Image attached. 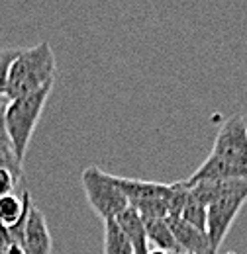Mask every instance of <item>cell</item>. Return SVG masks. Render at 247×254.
I'll list each match as a JSON object with an SVG mask.
<instances>
[{"instance_id":"6da1fadb","label":"cell","mask_w":247,"mask_h":254,"mask_svg":"<svg viewBox=\"0 0 247 254\" xmlns=\"http://www.w3.org/2000/svg\"><path fill=\"white\" fill-rule=\"evenodd\" d=\"M247 178V127L244 116L228 118L216 135L210 157L185 182L200 180H238Z\"/></svg>"},{"instance_id":"d6986e66","label":"cell","mask_w":247,"mask_h":254,"mask_svg":"<svg viewBox=\"0 0 247 254\" xmlns=\"http://www.w3.org/2000/svg\"><path fill=\"white\" fill-rule=\"evenodd\" d=\"M0 254H24V251H22V247L18 243H10L8 247L0 249Z\"/></svg>"},{"instance_id":"ffe728a7","label":"cell","mask_w":247,"mask_h":254,"mask_svg":"<svg viewBox=\"0 0 247 254\" xmlns=\"http://www.w3.org/2000/svg\"><path fill=\"white\" fill-rule=\"evenodd\" d=\"M147 254H167V253H163V251H157V249H149V253Z\"/></svg>"},{"instance_id":"52a82bcc","label":"cell","mask_w":247,"mask_h":254,"mask_svg":"<svg viewBox=\"0 0 247 254\" xmlns=\"http://www.w3.org/2000/svg\"><path fill=\"white\" fill-rule=\"evenodd\" d=\"M167 223L183 254H214L208 235L204 231L188 225L181 217H167Z\"/></svg>"},{"instance_id":"9c48e42d","label":"cell","mask_w":247,"mask_h":254,"mask_svg":"<svg viewBox=\"0 0 247 254\" xmlns=\"http://www.w3.org/2000/svg\"><path fill=\"white\" fill-rule=\"evenodd\" d=\"M118 184L129 203L145 201V199H167L171 193V184H161V182L118 176Z\"/></svg>"},{"instance_id":"5b68a950","label":"cell","mask_w":247,"mask_h":254,"mask_svg":"<svg viewBox=\"0 0 247 254\" xmlns=\"http://www.w3.org/2000/svg\"><path fill=\"white\" fill-rule=\"evenodd\" d=\"M247 201V178H238L232 182V186L216 197L206 207V235L212 245L214 254H218L220 247L224 245L232 225L236 221L238 213L242 211L244 203Z\"/></svg>"},{"instance_id":"4fadbf2b","label":"cell","mask_w":247,"mask_h":254,"mask_svg":"<svg viewBox=\"0 0 247 254\" xmlns=\"http://www.w3.org/2000/svg\"><path fill=\"white\" fill-rule=\"evenodd\" d=\"M179 217L188 223V225H192V227H196V229L206 233V205H202L190 193V190L186 191V199L185 203H183V209H181Z\"/></svg>"},{"instance_id":"ac0fdd59","label":"cell","mask_w":247,"mask_h":254,"mask_svg":"<svg viewBox=\"0 0 247 254\" xmlns=\"http://www.w3.org/2000/svg\"><path fill=\"white\" fill-rule=\"evenodd\" d=\"M10 243H14V239H12V233H10V229H8L4 223L0 221V249L8 247Z\"/></svg>"},{"instance_id":"8992f818","label":"cell","mask_w":247,"mask_h":254,"mask_svg":"<svg viewBox=\"0 0 247 254\" xmlns=\"http://www.w3.org/2000/svg\"><path fill=\"white\" fill-rule=\"evenodd\" d=\"M14 243L22 247L24 254H49L53 249L51 233L47 227L45 215L31 201L24 213V217L16 227L10 229Z\"/></svg>"},{"instance_id":"5bb4252c","label":"cell","mask_w":247,"mask_h":254,"mask_svg":"<svg viewBox=\"0 0 247 254\" xmlns=\"http://www.w3.org/2000/svg\"><path fill=\"white\" fill-rule=\"evenodd\" d=\"M0 168H6V170H12L18 178L24 176V168H22V162L16 159L12 147L8 145H0Z\"/></svg>"},{"instance_id":"7a4b0ae2","label":"cell","mask_w":247,"mask_h":254,"mask_svg":"<svg viewBox=\"0 0 247 254\" xmlns=\"http://www.w3.org/2000/svg\"><path fill=\"white\" fill-rule=\"evenodd\" d=\"M55 78V53L47 41H41L30 49H20L16 59L10 64L6 92L8 100L35 92Z\"/></svg>"},{"instance_id":"e0dca14e","label":"cell","mask_w":247,"mask_h":254,"mask_svg":"<svg viewBox=\"0 0 247 254\" xmlns=\"http://www.w3.org/2000/svg\"><path fill=\"white\" fill-rule=\"evenodd\" d=\"M10 100L6 96H0V145H8L10 147V139H8V131H6V110H8Z\"/></svg>"},{"instance_id":"277c9868","label":"cell","mask_w":247,"mask_h":254,"mask_svg":"<svg viewBox=\"0 0 247 254\" xmlns=\"http://www.w3.org/2000/svg\"><path fill=\"white\" fill-rule=\"evenodd\" d=\"M81 184L87 193L89 205L102 221L116 219L124 209L129 205L118 184V176L104 172L98 166H89L81 174Z\"/></svg>"},{"instance_id":"8fae6325","label":"cell","mask_w":247,"mask_h":254,"mask_svg":"<svg viewBox=\"0 0 247 254\" xmlns=\"http://www.w3.org/2000/svg\"><path fill=\"white\" fill-rule=\"evenodd\" d=\"M145 223V233H147V243L153 245V249L163 251L167 254H183L179 249L173 231L169 227L167 219H153V221H143Z\"/></svg>"},{"instance_id":"9a60e30c","label":"cell","mask_w":247,"mask_h":254,"mask_svg":"<svg viewBox=\"0 0 247 254\" xmlns=\"http://www.w3.org/2000/svg\"><path fill=\"white\" fill-rule=\"evenodd\" d=\"M20 49H0V96L6 92V80H8V70L10 64L16 59Z\"/></svg>"},{"instance_id":"7c38bea8","label":"cell","mask_w":247,"mask_h":254,"mask_svg":"<svg viewBox=\"0 0 247 254\" xmlns=\"http://www.w3.org/2000/svg\"><path fill=\"white\" fill-rule=\"evenodd\" d=\"M104 254H133L131 245L114 219L104 221Z\"/></svg>"},{"instance_id":"2e32d148","label":"cell","mask_w":247,"mask_h":254,"mask_svg":"<svg viewBox=\"0 0 247 254\" xmlns=\"http://www.w3.org/2000/svg\"><path fill=\"white\" fill-rule=\"evenodd\" d=\"M22 178H18L12 170H6V168H0V197L4 195H10V193H16V186Z\"/></svg>"},{"instance_id":"ba28073f","label":"cell","mask_w":247,"mask_h":254,"mask_svg":"<svg viewBox=\"0 0 247 254\" xmlns=\"http://www.w3.org/2000/svg\"><path fill=\"white\" fill-rule=\"evenodd\" d=\"M118 223L120 231L124 233V237L127 239V243L131 245L133 254H147L149 253V243H147V233H145V223L139 217V213L127 205L122 213L114 219Z\"/></svg>"},{"instance_id":"44dd1931","label":"cell","mask_w":247,"mask_h":254,"mask_svg":"<svg viewBox=\"0 0 247 254\" xmlns=\"http://www.w3.org/2000/svg\"><path fill=\"white\" fill-rule=\"evenodd\" d=\"M244 122H246V127H247V114L244 116Z\"/></svg>"},{"instance_id":"30bf717a","label":"cell","mask_w":247,"mask_h":254,"mask_svg":"<svg viewBox=\"0 0 247 254\" xmlns=\"http://www.w3.org/2000/svg\"><path fill=\"white\" fill-rule=\"evenodd\" d=\"M31 201V193L30 190H22V193H10V195H4L0 197V221L4 223L8 229L16 227L20 219L24 217L28 205Z\"/></svg>"},{"instance_id":"3957f363","label":"cell","mask_w":247,"mask_h":254,"mask_svg":"<svg viewBox=\"0 0 247 254\" xmlns=\"http://www.w3.org/2000/svg\"><path fill=\"white\" fill-rule=\"evenodd\" d=\"M53 84H47L35 92L20 96L16 100H10L6 110V131L10 139V147L16 155V159L24 164L28 147L31 143L33 131L39 124V118L43 114V108L51 96Z\"/></svg>"}]
</instances>
